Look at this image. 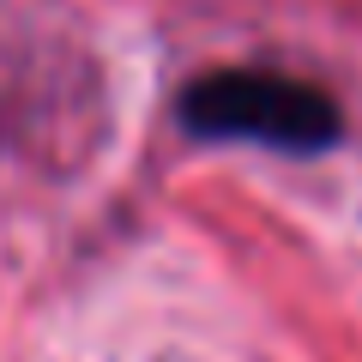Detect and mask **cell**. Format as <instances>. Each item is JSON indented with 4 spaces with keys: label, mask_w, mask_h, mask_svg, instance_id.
<instances>
[{
    "label": "cell",
    "mask_w": 362,
    "mask_h": 362,
    "mask_svg": "<svg viewBox=\"0 0 362 362\" xmlns=\"http://www.w3.org/2000/svg\"><path fill=\"white\" fill-rule=\"evenodd\" d=\"M181 127L194 139H235L266 151H326L344 127L338 103L314 78L272 73V66H218L181 90Z\"/></svg>",
    "instance_id": "1"
}]
</instances>
